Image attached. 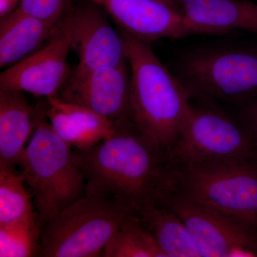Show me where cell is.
Masks as SVG:
<instances>
[{
  "label": "cell",
  "instance_id": "6da1fadb",
  "mask_svg": "<svg viewBox=\"0 0 257 257\" xmlns=\"http://www.w3.org/2000/svg\"><path fill=\"white\" fill-rule=\"evenodd\" d=\"M73 155L86 195L114 199L137 214L154 202L163 162L133 124L116 126L109 138Z\"/></svg>",
  "mask_w": 257,
  "mask_h": 257
},
{
  "label": "cell",
  "instance_id": "7a4b0ae2",
  "mask_svg": "<svg viewBox=\"0 0 257 257\" xmlns=\"http://www.w3.org/2000/svg\"><path fill=\"white\" fill-rule=\"evenodd\" d=\"M119 32L130 67L128 119L163 162L190 109V99L150 44Z\"/></svg>",
  "mask_w": 257,
  "mask_h": 257
},
{
  "label": "cell",
  "instance_id": "3957f363",
  "mask_svg": "<svg viewBox=\"0 0 257 257\" xmlns=\"http://www.w3.org/2000/svg\"><path fill=\"white\" fill-rule=\"evenodd\" d=\"M158 189L257 229V167L253 160L163 166Z\"/></svg>",
  "mask_w": 257,
  "mask_h": 257
},
{
  "label": "cell",
  "instance_id": "277c9868",
  "mask_svg": "<svg viewBox=\"0 0 257 257\" xmlns=\"http://www.w3.org/2000/svg\"><path fill=\"white\" fill-rule=\"evenodd\" d=\"M20 175L32 190L39 222H48L86 195L85 177L72 147L43 118L17 160Z\"/></svg>",
  "mask_w": 257,
  "mask_h": 257
},
{
  "label": "cell",
  "instance_id": "5b68a950",
  "mask_svg": "<svg viewBox=\"0 0 257 257\" xmlns=\"http://www.w3.org/2000/svg\"><path fill=\"white\" fill-rule=\"evenodd\" d=\"M174 75L190 100L247 103L257 96V49L231 45L198 47L181 57Z\"/></svg>",
  "mask_w": 257,
  "mask_h": 257
},
{
  "label": "cell",
  "instance_id": "8992f818",
  "mask_svg": "<svg viewBox=\"0 0 257 257\" xmlns=\"http://www.w3.org/2000/svg\"><path fill=\"white\" fill-rule=\"evenodd\" d=\"M136 211L108 198L85 195L46 223L37 256H101L104 246Z\"/></svg>",
  "mask_w": 257,
  "mask_h": 257
},
{
  "label": "cell",
  "instance_id": "52a82bcc",
  "mask_svg": "<svg viewBox=\"0 0 257 257\" xmlns=\"http://www.w3.org/2000/svg\"><path fill=\"white\" fill-rule=\"evenodd\" d=\"M191 106L164 167L253 160L254 135L237 120L209 104Z\"/></svg>",
  "mask_w": 257,
  "mask_h": 257
},
{
  "label": "cell",
  "instance_id": "ba28073f",
  "mask_svg": "<svg viewBox=\"0 0 257 257\" xmlns=\"http://www.w3.org/2000/svg\"><path fill=\"white\" fill-rule=\"evenodd\" d=\"M154 202L180 218L201 256L257 257V229L164 189H157Z\"/></svg>",
  "mask_w": 257,
  "mask_h": 257
},
{
  "label": "cell",
  "instance_id": "9c48e42d",
  "mask_svg": "<svg viewBox=\"0 0 257 257\" xmlns=\"http://www.w3.org/2000/svg\"><path fill=\"white\" fill-rule=\"evenodd\" d=\"M70 8L52 30L43 47L0 75V90H15L52 97L60 92L68 74L67 60L71 49Z\"/></svg>",
  "mask_w": 257,
  "mask_h": 257
},
{
  "label": "cell",
  "instance_id": "30bf717a",
  "mask_svg": "<svg viewBox=\"0 0 257 257\" xmlns=\"http://www.w3.org/2000/svg\"><path fill=\"white\" fill-rule=\"evenodd\" d=\"M127 64L101 67L85 74H72L57 97L89 108L110 120L115 126L132 124L128 119Z\"/></svg>",
  "mask_w": 257,
  "mask_h": 257
},
{
  "label": "cell",
  "instance_id": "8fae6325",
  "mask_svg": "<svg viewBox=\"0 0 257 257\" xmlns=\"http://www.w3.org/2000/svg\"><path fill=\"white\" fill-rule=\"evenodd\" d=\"M95 4L70 8L71 49L79 57L74 74L127 63L121 34L115 31Z\"/></svg>",
  "mask_w": 257,
  "mask_h": 257
},
{
  "label": "cell",
  "instance_id": "7c38bea8",
  "mask_svg": "<svg viewBox=\"0 0 257 257\" xmlns=\"http://www.w3.org/2000/svg\"><path fill=\"white\" fill-rule=\"evenodd\" d=\"M101 7L119 28L150 44L201 34L178 10L156 0H88Z\"/></svg>",
  "mask_w": 257,
  "mask_h": 257
},
{
  "label": "cell",
  "instance_id": "4fadbf2b",
  "mask_svg": "<svg viewBox=\"0 0 257 257\" xmlns=\"http://www.w3.org/2000/svg\"><path fill=\"white\" fill-rule=\"evenodd\" d=\"M201 34L228 35L235 30L257 35V4L248 0H175Z\"/></svg>",
  "mask_w": 257,
  "mask_h": 257
},
{
  "label": "cell",
  "instance_id": "5bb4252c",
  "mask_svg": "<svg viewBox=\"0 0 257 257\" xmlns=\"http://www.w3.org/2000/svg\"><path fill=\"white\" fill-rule=\"evenodd\" d=\"M49 108L45 115L52 128L65 143L76 149L94 146L109 138L116 126L107 118L79 104L47 98Z\"/></svg>",
  "mask_w": 257,
  "mask_h": 257
},
{
  "label": "cell",
  "instance_id": "9a60e30c",
  "mask_svg": "<svg viewBox=\"0 0 257 257\" xmlns=\"http://www.w3.org/2000/svg\"><path fill=\"white\" fill-rule=\"evenodd\" d=\"M42 118L23 92L0 90V170H15L20 152Z\"/></svg>",
  "mask_w": 257,
  "mask_h": 257
},
{
  "label": "cell",
  "instance_id": "2e32d148",
  "mask_svg": "<svg viewBox=\"0 0 257 257\" xmlns=\"http://www.w3.org/2000/svg\"><path fill=\"white\" fill-rule=\"evenodd\" d=\"M55 27L18 9L7 15L0 25V67H10L36 52Z\"/></svg>",
  "mask_w": 257,
  "mask_h": 257
},
{
  "label": "cell",
  "instance_id": "e0dca14e",
  "mask_svg": "<svg viewBox=\"0 0 257 257\" xmlns=\"http://www.w3.org/2000/svg\"><path fill=\"white\" fill-rule=\"evenodd\" d=\"M138 216L166 257H202L183 221L168 208L152 202Z\"/></svg>",
  "mask_w": 257,
  "mask_h": 257
},
{
  "label": "cell",
  "instance_id": "ac0fdd59",
  "mask_svg": "<svg viewBox=\"0 0 257 257\" xmlns=\"http://www.w3.org/2000/svg\"><path fill=\"white\" fill-rule=\"evenodd\" d=\"M37 219L20 173L0 170V226L34 224Z\"/></svg>",
  "mask_w": 257,
  "mask_h": 257
},
{
  "label": "cell",
  "instance_id": "d6986e66",
  "mask_svg": "<svg viewBox=\"0 0 257 257\" xmlns=\"http://www.w3.org/2000/svg\"><path fill=\"white\" fill-rule=\"evenodd\" d=\"M101 256L166 257L138 215H134L106 243Z\"/></svg>",
  "mask_w": 257,
  "mask_h": 257
},
{
  "label": "cell",
  "instance_id": "ffe728a7",
  "mask_svg": "<svg viewBox=\"0 0 257 257\" xmlns=\"http://www.w3.org/2000/svg\"><path fill=\"white\" fill-rule=\"evenodd\" d=\"M40 223L0 226V256H37Z\"/></svg>",
  "mask_w": 257,
  "mask_h": 257
},
{
  "label": "cell",
  "instance_id": "44dd1931",
  "mask_svg": "<svg viewBox=\"0 0 257 257\" xmlns=\"http://www.w3.org/2000/svg\"><path fill=\"white\" fill-rule=\"evenodd\" d=\"M69 5V0H21L18 9L25 14L56 25Z\"/></svg>",
  "mask_w": 257,
  "mask_h": 257
},
{
  "label": "cell",
  "instance_id": "7402d4cb",
  "mask_svg": "<svg viewBox=\"0 0 257 257\" xmlns=\"http://www.w3.org/2000/svg\"><path fill=\"white\" fill-rule=\"evenodd\" d=\"M240 118L249 127L257 130V99L248 101L245 104Z\"/></svg>",
  "mask_w": 257,
  "mask_h": 257
},
{
  "label": "cell",
  "instance_id": "603a6c76",
  "mask_svg": "<svg viewBox=\"0 0 257 257\" xmlns=\"http://www.w3.org/2000/svg\"><path fill=\"white\" fill-rule=\"evenodd\" d=\"M156 1H158L160 2V3H163V4L168 5V6L171 7V8H174V9L178 10V11L180 12V10H179L178 5H177L175 0H156Z\"/></svg>",
  "mask_w": 257,
  "mask_h": 257
},
{
  "label": "cell",
  "instance_id": "cb8c5ba5",
  "mask_svg": "<svg viewBox=\"0 0 257 257\" xmlns=\"http://www.w3.org/2000/svg\"><path fill=\"white\" fill-rule=\"evenodd\" d=\"M251 128L253 131V135H254L255 140H256V145H255V153L254 156H253V161L254 162V163L256 164L257 167V130H253L252 128Z\"/></svg>",
  "mask_w": 257,
  "mask_h": 257
}]
</instances>
